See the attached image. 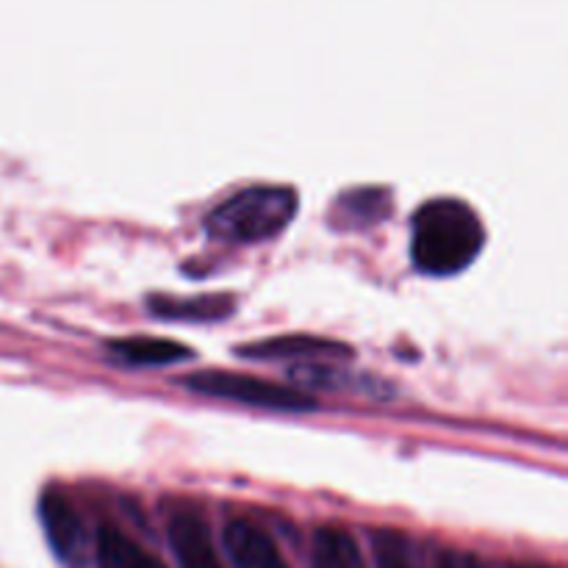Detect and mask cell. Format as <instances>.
<instances>
[{"instance_id": "cell-1", "label": "cell", "mask_w": 568, "mask_h": 568, "mask_svg": "<svg viewBox=\"0 0 568 568\" xmlns=\"http://www.w3.org/2000/svg\"><path fill=\"white\" fill-rule=\"evenodd\" d=\"M486 227L460 197L427 200L410 225V258L425 275L449 277L464 272L480 255Z\"/></svg>"}, {"instance_id": "cell-2", "label": "cell", "mask_w": 568, "mask_h": 568, "mask_svg": "<svg viewBox=\"0 0 568 568\" xmlns=\"http://www.w3.org/2000/svg\"><path fill=\"white\" fill-rule=\"evenodd\" d=\"M297 205V192L288 186L244 189L205 216V231L227 244L266 242L294 220Z\"/></svg>"}, {"instance_id": "cell-3", "label": "cell", "mask_w": 568, "mask_h": 568, "mask_svg": "<svg viewBox=\"0 0 568 568\" xmlns=\"http://www.w3.org/2000/svg\"><path fill=\"white\" fill-rule=\"evenodd\" d=\"M183 386L205 397L231 399V403L253 405L266 410H286V414H303L314 410L316 403L303 392L281 386V383L261 381L250 375H231V372H200V375L183 381Z\"/></svg>"}, {"instance_id": "cell-4", "label": "cell", "mask_w": 568, "mask_h": 568, "mask_svg": "<svg viewBox=\"0 0 568 568\" xmlns=\"http://www.w3.org/2000/svg\"><path fill=\"white\" fill-rule=\"evenodd\" d=\"M39 516H42L44 536H48L55 558L67 566H75L83 555L87 536H83L81 516L72 508L70 499L61 491H44L42 503H39Z\"/></svg>"}, {"instance_id": "cell-5", "label": "cell", "mask_w": 568, "mask_h": 568, "mask_svg": "<svg viewBox=\"0 0 568 568\" xmlns=\"http://www.w3.org/2000/svg\"><path fill=\"white\" fill-rule=\"evenodd\" d=\"M222 544H225L233 568H288L275 538L250 519L227 521Z\"/></svg>"}, {"instance_id": "cell-6", "label": "cell", "mask_w": 568, "mask_h": 568, "mask_svg": "<svg viewBox=\"0 0 568 568\" xmlns=\"http://www.w3.org/2000/svg\"><path fill=\"white\" fill-rule=\"evenodd\" d=\"M172 555L181 568H225L214 541H211L209 525L194 510H178L166 525Z\"/></svg>"}, {"instance_id": "cell-7", "label": "cell", "mask_w": 568, "mask_h": 568, "mask_svg": "<svg viewBox=\"0 0 568 568\" xmlns=\"http://www.w3.org/2000/svg\"><path fill=\"white\" fill-rule=\"evenodd\" d=\"M111 355L128 366H170L192 358V349L172 338L136 336L111 344Z\"/></svg>"}, {"instance_id": "cell-8", "label": "cell", "mask_w": 568, "mask_h": 568, "mask_svg": "<svg viewBox=\"0 0 568 568\" xmlns=\"http://www.w3.org/2000/svg\"><path fill=\"white\" fill-rule=\"evenodd\" d=\"M94 558H98V568H170L164 560L148 552L142 544L114 527H103L98 532Z\"/></svg>"}, {"instance_id": "cell-9", "label": "cell", "mask_w": 568, "mask_h": 568, "mask_svg": "<svg viewBox=\"0 0 568 568\" xmlns=\"http://www.w3.org/2000/svg\"><path fill=\"white\" fill-rule=\"evenodd\" d=\"M349 349L336 342L316 336H283L266 338V342L247 344L239 347V355L244 358H325V355H347Z\"/></svg>"}, {"instance_id": "cell-10", "label": "cell", "mask_w": 568, "mask_h": 568, "mask_svg": "<svg viewBox=\"0 0 568 568\" xmlns=\"http://www.w3.org/2000/svg\"><path fill=\"white\" fill-rule=\"evenodd\" d=\"M311 566L314 568H369L364 552L353 532L344 527H320L314 532L311 547Z\"/></svg>"}, {"instance_id": "cell-11", "label": "cell", "mask_w": 568, "mask_h": 568, "mask_svg": "<svg viewBox=\"0 0 568 568\" xmlns=\"http://www.w3.org/2000/svg\"><path fill=\"white\" fill-rule=\"evenodd\" d=\"M388 194L381 189H355L338 197L333 220H342L344 227L369 225V222H381L388 214Z\"/></svg>"}, {"instance_id": "cell-12", "label": "cell", "mask_w": 568, "mask_h": 568, "mask_svg": "<svg viewBox=\"0 0 568 568\" xmlns=\"http://www.w3.org/2000/svg\"><path fill=\"white\" fill-rule=\"evenodd\" d=\"M150 311L161 320H194L211 322L222 320L231 314V300L225 297H200V300H172V297H153Z\"/></svg>"}, {"instance_id": "cell-13", "label": "cell", "mask_w": 568, "mask_h": 568, "mask_svg": "<svg viewBox=\"0 0 568 568\" xmlns=\"http://www.w3.org/2000/svg\"><path fill=\"white\" fill-rule=\"evenodd\" d=\"M372 547H375V564L377 568H414L410 564V549L405 536L394 530H381L372 538Z\"/></svg>"}, {"instance_id": "cell-14", "label": "cell", "mask_w": 568, "mask_h": 568, "mask_svg": "<svg viewBox=\"0 0 568 568\" xmlns=\"http://www.w3.org/2000/svg\"><path fill=\"white\" fill-rule=\"evenodd\" d=\"M430 568H460V560L455 558L453 552H442L436 560H433Z\"/></svg>"}, {"instance_id": "cell-15", "label": "cell", "mask_w": 568, "mask_h": 568, "mask_svg": "<svg viewBox=\"0 0 568 568\" xmlns=\"http://www.w3.org/2000/svg\"><path fill=\"white\" fill-rule=\"evenodd\" d=\"M460 568H486V566H483L477 558H466V564H460Z\"/></svg>"}, {"instance_id": "cell-16", "label": "cell", "mask_w": 568, "mask_h": 568, "mask_svg": "<svg viewBox=\"0 0 568 568\" xmlns=\"http://www.w3.org/2000/svg\"><path fill=\"white\" fill-rule=\"evenodd\" d=\"M514 568H547V566H514Z\"/></svg>"}]
</instances>
